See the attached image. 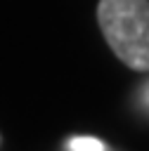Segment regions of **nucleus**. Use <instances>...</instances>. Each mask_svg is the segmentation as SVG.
Instances as JSON below:
<instances>
[{
  "mask_svg": "<svg viewBox=\"0 0 149 151\" xmlns=\"http://www.w3.org/2000/svg\"><path fill=\"white\" fill-rule=\"evenodd\" d=\"M97 24L123 66L149 71V0H99Z\"/></svg>",
  "mask_w": 149,
  "mask_h": 151,
  "instance_id": "obj_1",
  "label": "nucleus"
},
{
  "mask_svg": "<svg viewBox=\"0 0 149 151\" xmlns=\"http://www.w3.org/2000/svg\"><path fill=\"white\" fill-rule=\"evenodd\" d=\"M66 149L69 151H106L109 146L95 137H73V139H69Z\"/></svg>",
  "mask_w": 149,
  "mask_h": 151,
  "instance_id": "obj_2",
  "label": "nucleus"
}]
</instances>
